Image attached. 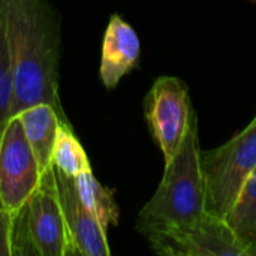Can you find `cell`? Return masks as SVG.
<instances>
[{
	"label": "cell",
	"mask_w": 256,
	"mask_h": 256,
	"mask_svg": "<svg viewBox=\"0 0 256 256\" xmlns=\"http://www.w3.org/2000/svg\"><path fill=\"white\" fill-rule=\"evenodd\" d=\"M14 94L10 116L46 102L66 118L58 94L60 30L45 0H8Z\"/></svg>",
	"instance_id": "cell-1"
},
{
	"label": "cell",
	"mask_w": 256,
	"mask_h": 256,
	"mask_svg": "<svg viewBox=\"0 0 256 256\" xmlns=\"http://www.w3.org/2000/svg\"><path fill=\"white\" fill-rule=\"evenodd\" d=\"M206 213V183L198 123L196 117H194L180 148L165 164L164 177L154 195L140 212L136 230L144 237H148L192 224Z\"/></svg>",
	"instance_id": "cell-2"
},
{
	"label": "cell",
	"mask_w": 256,
	"mask_h": 256,
	"mask_svg": "<svg viewBox=\"0 0 256 256\" xmlns=\"http://www.w3.org/2000/svg\"><path fill=\"white\" fill-rule=\"evenodd\" d=\"M206 210L226 219L248 177L256 166V116L224 146L201 153Z\"/></svg>",
	"instance_id": "cell-3"
},
{
	"label": "cell",
	"mask_w": 256,
	"mask_h": 256,
	"mask_svg": "<svg viewBox=\"0 0 256 256\" xmlns=\"http://www.w3.org/2000/svg\"><path fill=\"white\" fill-rule=\"evenodd\" d=\"M15 255L70 256L54 166L42 174L38 189L16 218Z\"/></svg>",
	"instance_id": "cell-4"
},
{
	"label": "cell",
	"mask_w": 256,
	"mask_h": 256,
	"mask_svg": "<svg viewBox=\"0 0 256 256\" xmlns=\"http://www.w3.org/2000/svg\"><path fill=\"white\" fill-rule=\"evenodd\" d=\"M42 178L34 153L18 116L0 130V208L16 220Z\"/></svg>",
	"instance_id": "cell-5"
},
{
	"label": "cell",
	"mask_w": 256,
	"mask_h": 256,
	"mask_svg": "<svg viewBox=\"0 0 256 256\" xmlns=\"http://www.w3.org/2000/svg\"><path fill=\"white\" fill-rule=\"evenodd\" d=\"M144 112L150 134L168 164L195 117L188 86L176 76H159L144 99Z\"/></svg>",
	"instance_id": "cell-6"
},
{
	"label": "cell",
	"mask_w": 256,
	"mask_h": 256,
	"mask_svg": "<svg viewBox=\"0 0 256 256\" xmlns=\"http://www.w3.org/2000/svg\"><path fill=\"white\" fill-rule=\"evenodd\" d=\"M150 248L165 256H248L226 219L206 213L198 220L146 237Z\"/></svg>",
	"instance_id": "cell-7"
},
{
	"label": "cell",
	"mask_w": 256,
	"mask_h": 256,
	"mask_svg": "<svg viewBox=\"0 0 256 256\" xmlns=\"http://www.w3.org/2000/svg\"><path fill=\"white\" fill-rule=\"evenodd\" d=\"M56 184L64 214L70 255L110 256L106 228L90 213L76 194L74 177L56 170Z\"/></svg>",
	"instance_id": "cell-8"
},
{
	"label": "cell",
	"mask_w": 256,
	"mask_h": 256,
	"mask_svg": "<svg viewBox=\"0 0 256 256\" xmlns=\"http://www.w3.org/2000/svg\"><path fill=\"white\" fill-rule=\"evenodd\" d=\"M141 44L135 28L114 14L106 26L102 44L100 80L106 88H114L130 72L140 58Z\"/></svg>",
	"instance_id": "cell-9"
},
{
	"label": "cell",
	"mask_w": 256,
	"mask_h": 256,
	"mask_svg": "<svg viewBox=\"0 0 256 256\" xmlns=\"http://www.w3.org/2000/svg\"><path fill=\"white\" fill-rule=\"evenodd\" d=\"M15 116H18L22 123L26 136L34 153L39 170L44 174L51 166H54L52 150L60 124L70 126V123L68 122V118L62 117L52 105L46 102L36 104L20 111Z\"/></svg>",
	"instance_id": "cell-10"
},
{
	"label": "cell",
	"mask_w": 256,
	"mask_h": 256,
	"mask_svg": "<svg viewBox=\"0 0 256 256\" xmlns=\"http://www.w3.org/2000/svg\"><path fill=\"white\" fill-rule=\"evenodd\" d=\"M226 222L246 248L248 256H256V166L228 213Z\"/></svg>",
	"instance_id": "cell-11"
},
{
	"label": "cell",
	"mask_w": 256,
	"mask_h": 256,
	"mask_svg": "<svg viewBox=\"0 0 256 256\" xmlns=\"http://www.w3.org/2000/svg\"><path fill=\"white\" fill-rule=\"evenodd\" d=\"M75 188L82 204L90 210V213L108 230L110 226L118 225V207L114 200V192L105 188L93 172H84L76 177Z\"/></svg>",
	"instance_id": "cell-12"
},
{
	"label": "cell",
	"mask_w": 256,
	"mask_h": 256,
	"mask_svg": "<svg viewBox=\"0 0 256 256\" xmlns=\"http://www.w3.org/2000/svg\"><path fill=\"white\" fill-rule=\"evenodd\" d=\"M52 165L56 170L69 177L92 172L88 156L68 124H60L52 150Z\"/></svg>",
	"instance_id": "cell-13"
},
{
	"label": "cell",
	"mask_w": 256,
	"mask_h": 256,
	"mask_svg": "<svg viewBox=\"0 0 256 256\" xmlns=\"http://www.w3.org/2000/svg\"><path fill=\"white\" fill-rule=\"evenodd\" d=\"M3 124H0L2 130ZM15 219L0 208V255H15Z\"/></svg>",
	"instance_id": "cell-14"
},
{
	"label": "cell",
	"mask_w": 256,
	"mask_h": 256,
	"mask_svg": "<svg viewBox=\"0 0 256 256\" xmlns=\"http://www.w3.org/2000/svg\"><path fill=\"white\" fill-rule=\"evenodd\" d=\"M8 27V0H0V36Z\"/></svg>",
	"instance_id": "cell-15"
}]
</instances>
